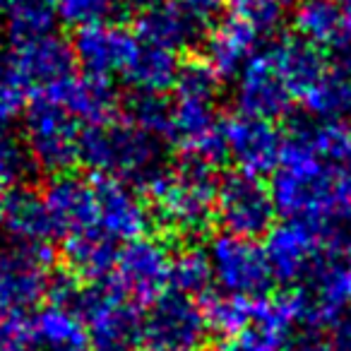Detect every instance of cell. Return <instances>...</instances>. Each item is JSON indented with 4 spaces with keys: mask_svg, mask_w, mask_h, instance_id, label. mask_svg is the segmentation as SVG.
I'll list each match as a JSON object with an SVG mask.
<instances>
[{
    "mask_svg": "<svg viewBox=\"0 0 351 351\" xmlns=\"http://www.w3.org/2000/svg\"><path fill=\"white\" fill-rule=\"evenodd\" d=\"M5 231V197L0 195V236Z\"/></svg>",
    "mask_w": 351,
    "mask_h": 351,
    "instance_id": "44",
    "label": "cell"
},
{
    "mask_svg": "<svg viewBox=\"0 0 351 351\" xmlns=\"http://www.w3.org/2000/svg\"><path fill=\"white\" fill-rule=\"evenodd\" d=\"M29 320L22 313H0V351H29Z\"/></svg>",
    "mask_w": 351,
    "mask_h": 351,
    "instance_id": "38",
    "label": "cell"
},
{
    "mask_svg": "<svg viewBox=\"0 0 351 351\" xmlns=\"http://www.w3.org/2000/svg\"><path fill=\"white\" fill-rule=\"evenodd\" d=\"M215 282L210 267L207 250L200 248H186L178 255H173L171 263V287L176 293L183 296H205L210 293V287Z\"/></svg>",
    "mask_w": 351,
    "mask_h": 351,
    "instance_id": "30",
    "label": "cell"
},
{
    "mask_svg": "<svg viewBox=\"0 0 351 351\" xmlns=\"http://www.w3.org/2000/svg\"><path fill=\"white\" fill-rule=\"evenodd\" d=\"M121 243L106 236L101 229H89L63 239V255L75 277L89 282H104L116 267Z\"/></svg>",
    "mask_w": 351,
    "mask_h": 351,
    "instance_id": "24",
    "label": "cell"
},
{
    "mask_svg": "<svg viewBox=\"0 0 351 351\" xmlns=\"http://www.w3.org/2000/svg\"><path fill=\"white\" fill-rule=\"evenodd\" d=\"M207 258L215 284L229 296L263 298L274 282L265 248L253 239L224 231L212 239Z\"/></svg>",
    "mask_w": 351,
    "mask_h": 351,
    "instance_id": "7",
    "label": "cell"
},
{
    "mask_svg": "<svg viewBox=\"0 0 351 351\" xmlns=\"http://www.w3.org/2000/svg\"><path fill=\"white\" fill-rule=\"evenodd\" d=\"M215 215L226 234L255 241L272 231L277 207L269 188L260 178L236 171L217 183Z\"/></svg>",
    "mask_w": 351,
    "mask_h": 351,
    "instance_id": "9",
    "label": "cell"
},
{
    "mask_svg": "<svg viewBox=\"0 0 351 351\" xmlns=\"http://www.w3.org/2000/svg\"><path fill=\"white\" fill-rule=\"evenodd\" d=\"M41 3H49V5H56V0H41Z\"/></svg>",
    "mask_w": 351,
    "mask_h": 351,
    "instance_id": "46",
    "label": "cell"
},
{
    "mask_svg": "<svg viewBox=\"0 0 351 351\" xmlns=\"http://www.w3.org/2000/svg\"><path fill=\"white\" fill-rule=\"evenodd\" d=\"M202 25L176 0H145L135 8V32L142 44L178 53L200 39Z\"/></svg>",
    "mask_w": 351,
    "mask_h": 351,
    "instance_id": "20",
    "label": "cell"
},
{
    "mask_svg": "<svg viewBox=\"0 0 351 351\" xmlns=\"http://www.w3.org/2000/svg\"><path fill=\"white\" fill-rule=\"evenodd\" d=\"M221 132H224L226 159L234 161L241 173L260 178L279 166L284 135L274 123L239 113L221 123Z\"/></svg>",
    "mask_w": 351,
    "mask_h": 351,
    "instance_id": "14",
    "label": "cell"
},
{
    "mask_svg": "<svg viewBox=\"0 0 351 351\" xmlns=\"http://www.w3.org/2000/svg\"><path fill=\"white\" fill-rule=\"evenodd\" d=\"M0 63L27 89L41 92L58 80L73 75L75 53L73 46L53 32L46 36H34V39L12 41Z\"/></svg>",
    "mask_w": 351,
    "mask_h": 351,
    "instance_id": "12",
    "label": "cell"
},
{
    "mask_svg": "<svg viewBox=\"0 0 351 351\" xmlns=\"http://www.w3.org/2000/svg\"><path fill=\"white\" fill-rule=\"evenodd\" d=\"M41 200H44L53 236L68 239L73 234L99 229L94 181L73 173L53 176L46 191L41 193Z\"/></svg>",
    "mask_w": 351,
    "mask_h": 351,
    "instance_id": "16",
    "label": "cell"
},
{
    "mask_svg": "<svg viewBox=\"0 0 351 351\" xmlns=\"http://www.w3.org/2000/svg\"><path fill=\"white\" fill-rule=\"evenodd\" d=\"M344 32H341V41H339V56H341V65L351 70V0L344 3Z\"/></svg>",
    "mask_w": 351,
    "mask_h": 351,
    "instance_id": "42",
    "label": "cell"
},
{
    "mask_svg": "<svg viewBox=\"0 0 351 351\" xmlns=\"http://www.w3.org/2000/svg\"><path fill=\"white\" fill-rule=\"evenodd\" d=\"M25 147L36 169L51 176H65L80 164L82 130L63 108L36 94L25 111Z\"/></svg>",
    "mask_w": 351,
    "mask_h": 351,
    "instance_id": "5",
    "label": "cell"
},
{
    "mask_svg": "<svg viewBox=\"0 0 351 351\" xmlns=\"http://www.w3.org/2000/svg\"><path fill=\"white\" fill-rule=\"evenodd\" d=\"M32 166L34 164L27 154V147L12 132L0 130V188L15 191L22 181H27Z\"/></svg>",
    "mask_w": 351,
    "mask_h": 351,
    "instance_id": "36",
    "label": "cell"
},
{
    "mask_svg": "<svg viewBox=\"0 0 351 351\" xmlns=\"http://www.w3.org/2000/svg\"><path fill=\"white\" fill-rule=\"evenodd\" d=\"M263 248L274 282L301 284L327 253V241L315 226L303 221H282L279 226H272Z\"/></svg>",
    "mask_w": 351,
    "mask_h": 351,
    "instance_id": "13",
    "label": "cell"
},
{
    "mask_svg": "<svg viewBox=\"0 0 351 351\" xmlns=\"http://www.w3.org/2000/svg\"><path fill=\"white\" fill-rule=\"evenodd\" d=\"M298 325L306 327V306L298 289L272 298H255L253 320L239 337V344L245 351H282Z\"/></svg>",
    "mask_w": 351,
    "mask_h": 351,
    "instance_id": "15",
    "label": "cell"
},
{
    "mask_svg": "<svg viewBox=\"0 0 351 351\" xmlns=\"http://www.w3.org/2000/svg\"><path fill=\"white\" fill-rule=\"evenodd\" d=\"M202 308H205L210 330L219 332L224 337H241L253 320L255 298L219 293V296H207Z\"/></svg>",
    "mask_w": 351,
    "mask_h": 351,
    "instance_id": "31",
    "label": "cell"
},
{
    "mask_svg": "<svg viewBox=\"0 0 351 351\" xmlns=\"http://www.w3.org/2000/svg\"><path fill=\"white\" fill-rule=\"evenodd\" d=\"M0 17L12 41L53 34L58 12L41 0H0Z\"/></svg>",
    "mask_w": 351,
    "mask_h": 351,
    "instance_id": "29",
    "label": "cell"
},
{
    "mask_svg": "<svg viewBox=\"0 0 351 351\" xmlns=\"http://www.w3.org/2000/svg\"><path fill=\"white\" fill-rule=\"evenodd\" d=\"M41 97L60 106L70 118L87 125H101L113 121L118 108V94L111 80L94 77V75H68L51 87L41 89Z\"/></svg>",
    "mask_w": 351,
    "mask_h": 351,
    "instance_id": "18",
    "label": "cell"
},
{
    "mask_svg": "<svg viewBox=\"0 0 351 351\" xmlns=\"http://www.w3.org/2000/svg\"><path fill=\"white\" fill-rule=\"evenodd\" d=\"M56 253L46 241L0 243V306L12 313L36 308L49 296Z\"/></svg>",
    "mask_w": 351,
    "mask_h": 351,
    "instance_id": "6",
    "label": "cell"
},
{
    "mask_svg": "<svg viewBox=\"0 0 351 351\" xmlns=\"http://www.w3.org/2000/svg\"><path fill=\"white\" fill-rule=\"evenodd\" d=\"M169 118L171 104L164 101L161 94H132L128 101V121L154 137H166Z\"/></svg>",
    "mask_w": 351,
    "mask_h": 351,
    "instance_id": "35",
    "label": "cell"
},
{
    "mask_svg": "<svg viewBox=\"0 0 351 351\" xmlns=\"http://www.w3.org/2000/svg\"><path fill=\"white\" fill-rule=\"evenodd\" d=\"M234 99L239 113L269 123L287 118L296 101L267 49L255 51L245 68L236 75Z\"/></svg>",
    "mask_w": 351,
    "mask_h": 351,
    "instance_id": "11",
    "label": "cell"
},
{
    "mask_svg": "<svg viewBox=\"0 0 351 351\" xmlns=\"http://www.w3.org/2000/svg\"><path fill=\"white\" fill-rule=\"evenodd\" d=\"M75 313L82 317L89 351H145V315L104 279L82 289Z\"/></svg>",
    "mask_w": 351,
    "mask_h": 351,
    "instance_id": "4",
    "label": "cell"
},
{
    "mask_svg": "<svg viewBox=\"0 0 351 351\" xmlns=\"http://www.w3.org/2000/svg\"><path fill=\"white\" fill-rule=\"evenodd\" d=\"M308 140L320 159L330 166L351 173V123L325 121L320 125H306Z\"/></svg>",
    "mask_w": 351,
    "mask_h": 351,
    "instance_id": "32",
    "label": "cell"
},
{
    "mask_svg": "<svg viewBox=\"0 0 351 351\" xmlns=\"http://www.w3.org/2000/svg\"><path fill=\"white\" fill-rule=\"evenodd\" d=\"M142 188L169 231L183 239H197L210 231L217 217V181L212 166L183 159L176 166L159 169Z\"/></svg>",
    "mask_w": 351,
    "mask_h": 351,
    "instance_id": "2",
    "label": "cell"
},
{
    "mask_svg": "<svg viewBox=\"0 0 351 351\" xmlns=\"http://www.w3.org/2000/svg\"><path fill=\"white\" fill-rule=\"evenodd\" d=\"M282 351H330V339H325L317 330L306 327L303 332H296Z\"/></svg>",
    "mask_w": 351,
    "mask_h": 351,
    "instance_id": "39",
    "label": "cell"
},
{
    "mask_svg": "<svg viewBox=\"0 0 351 351\" xmlns=\"http://www.w3.org/2000/svg\"><path fill=\"white\" fill-rule=\"evenodd\" d=\"M161 154L159 137L149 135L135 123L108 121L101 125H89L82 130L80 161L97 173V178H111L121 183H142L145 186L159 169Z\"/></svg>",
    "mask_w": 351,
    "mask_h": 351,
    "instance_id": "3",
    "label": "cell"
},
{
    "mask_svg": "<svg viewBox=\"0 0 351 351\" xmlns=\"http://www.w3.org/2000/svg\"><path fill=\"white\" fill-rule=\"evenodd\" d=\"M32 351H89L82 317L65 306H44L29 320Z\"/></svg>",
    "mask_w": 351,
    "mask_h": 351,
    "instance_id": "23",
    "label": "cell"
},
{
    "mask_svg": "<svg viewBox=\"0 0 351 351\" xmlns=\"http://www.w3.org/2000/svg\"><path fill=\"white\" fill-rule=\"evenodd\" d=\"M5 231L15 241H46L51 243V229L49 215L41 195H34L25 188H15L5 197Z\"/></svg>",
    "mask_w": 351,
    "mask_h": 351,
    "instance_id": "27",
    "label": "cell"
},
{
    "mask_svg": "<svg viewBox=\"0 0 351 351\" xmlns=\"http://www.w3.org/2000/svg\"><path fill=\"white\" fill-rule=\"evenodd\" d=\"M215 351H245L243 346L239 344V341H226V344H219Z\"/></svg>",
    "mask_w": 351,
    "mask_h": 351,
    "instance_id": "43",
    "label": "cell"
},
{
    "mask_svg": "<svg viewBox=\"0 0 351 351\" xmlns=\"http://www.w3.org/2000/svg\"><path fill=\"white\" fill-rule=\"evenodd\" d=\"M178 73H181L178 53L140 41L128 68L123 70V80L135 89V94H164L173 89Z\"/></svg>",
    "mask_w": 351,
    "mask_h": 351,
    "instance_id": "25",
    "label": "cell"
},
{
    "mask_svg": "<svg viewBox=\"0 0 351 351\" xmlns=\"http://www.w3.org/2000/svg\"><path fill=\"white\" fill-rule=\"evenodd\" d=\"M291 22L298 39L317 49H337L344 32V10L337 0H296Z\"/></svg>",
    "mask_w": 351,
    "mask_h": 351,
    "instance_id": "26",
    "label": "cell"
},
{
    "mask_svg": "<svg viewBox=\"0 0 351 351\" xmlns=\"http://www.w3.org/2000/svg\"><path fill=\"white\" fill-rule=\"evenodd\" d=\"M171 263L173 255L164 241L142 236L123 245L106 282L135 306H152L171 287Z\"/></svg>",
    "mask_w": 351,
    "mask_h": 351,
    "instance_id": "8",
    "label": "cell"
},
{
    "mask_svg": "<svg viewBox=\"0 0 351 351\" xmlns=\"http://www.w3.org/2000/svg\"><path fill=\"white\" fill-rule=\"evenodd\" d=\"M137 44L140 41L135 34L113 22L84 27V29H77L73 41L75 63L82 65L84 75L108 80L111 75H123Z\"/></svg>",
    "mask_w": 351,
    "mask_h": 351,
    "instance_id": "17",
    "label": "cell"
},
{
    "mask_svg": "<svg viewBox=\"0 0 351 351\" xmlns=\"http://www.w3.org/2000/svg\"><path fill=\"white\" fill-rule=\"evenodd\" d=\"M27 92L29 89L0 63V130H8V125L27 111Z\"/></svg>",
    "mask_w": 351,
    "mask_h": 351,
    "instance_id": "37",
    "label": "cell"
},
{
    "mask_svg": "<svg viewBox=\"0 0 351 351\" xmlns=\"http://www.w3.org/2000/svg\"><path fill=\"white\" fill-rule=\"evenodd\" d=\"M205 308L183 293H164L145 315V351H197L207 339Z\"/></svg>",
    "mask_w": 351,
    "mask_h": 351,
    "instance_id": "10",
    "label": "cell"
},
{
    "mask_svg": "<svg viewBox=\"0 0 351 351\" xmlns=\"http://www.w3.org/2000/svg\"><path fill=\"white\" fill-rule=\"evenodd\" d=\"M303 106L322 121L351 123V70L339 65L327 75L303 99Z\"/></svg>",
    "mask_w": 351,
    "mask_h": 351,
    "instance_id": "28",
    "label": "cell"
},
{
    "mask_svg": "<svg viewBox=\"0 0 351 351\" xmlns=\"http://www.w3.org/2000/svg\"><path fill=\"white\" fill-rule=\"evenodd\" d=\"M330 351H351V306L335 322V330L330 337Z\"/></svg>",
    "mask_w": 351,
    "mask_h": 351,
    "instance_id": "41",
    "label": "cell"
},
{
    "mask_svg": "<svg viewBox=\"0 0 351 351\" xmlns=\"http://www.w3.org/2000/svg\"><path fill=\"white\" fill-rule=\"evenodd\" d=\"M125 0H56V12L58 20L68 27L84 29V27L108 22L113 15L121 12Z\"/></svg>",
    "mask_w": 351,
    "mask_h": 351,
    "instance_id": "34",
    "label": "cell"
},
{
    "mask_svg": "<svg viewBox=\"0 0 351 351\" xmlns=\"http://www.w3.org/2000/svg\"><path fill=\"white\" fill-rule=\"evenodd\" d=\"M287 15L289 0H231V17L243 22L258 36L277 32Z\"/></svg>",
    "mask_w": 351,
    "mask_h": 351,
    "instance_id": "33",
    "label": "cell"
},
{
    "mask_svg": "<svg viewBox=\"0 0 351 351\" xmlns=\"http://www.w3.org/2000/svg\"><path fill=\"white\" fill-rule=\"evenodd\" d=\"M188 15L195 17L200 25L219 17V12L224 10V0H176Z\"/></svg>",
    "mask_w": 351,
    "mask_h": 351,
    "instance_id": "40",
    "label": "cell"
},
{
    "mask_svg": "<svg viewBox=\"0 0 351 351\" xmlns=\"http://www.w3.org/2000/svg\"><path fill=\"white\" fill-rule=\"evenodd\" d=\"M3 29H5V25H3V17H0V36H3Z\"/></svg>",
    "mask_w": 351,
    "mask_h": 351,
    "instance_id": "45",
    "label": "cell"
},
{
    "mask_svg": "<svg viewBox=\"0 0 351 351\" xmlns=\"http://www.w3.org/2000/svg\"><path fill=\"white\" fill-rule=\"evenodd\" d=\"M217 94H219V77L212 73L205 60L181 65V73L173 84L169 132H166L183 159L200 161L212 169L221 159H226L224 132L217 113Z\"/></svg>",
    "mask_w": 351,
    "mask_h": 351,
    "instance_id": "1",
    "label": "cell"
},
{
    "mask_svg": "<svg viewBox=\"0 0 351 351\" xmlns=\"http://www.w3.org/2000/svg\"><path fill=\"white\" fill-rule=\"evenodd\" d=\"M97 224L116 243H130L142 239L149 229V210L147 202L132 191L128 183L97 178Z\"/></svg>",
    "mask_w": 351,
    "mask_h": 351,
    "instance_id": "19",
    "label": "cell"
},
{
    "mask_svg": "<svg viewBox=\"0 0 351 351\" xmlns=\"http://www.w3.org/2000/svg\"><path fill=\"white\" fill-rule=\"evenodd\" d=\"M267 51L293 99H306L327 75L322 51L303 39H279L269 44Z\"/></svg>",
    "mask_w": 351,
    "mask_h": 351,
    "instance_id": "21",
    "label": "cell"
},
{
    "mask_svg": "<svg viewBox=\"0 0 351 351\" xmlns=\"http://www.w3.org/2000/svg\"><path fill=\"white\" fill-rule=\"evenodd\" d=\"M255 41L258 34L243 22L234 17L221 20L205 39V63L219 80L236 77L255 56Z\"/></svg>",
    "mask_w": 351,
    "mask_h": 351,
    "instance_id": "22",
    "label": "cell"
}]
</instances>
